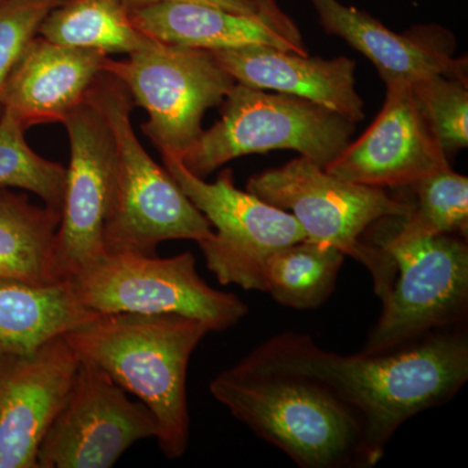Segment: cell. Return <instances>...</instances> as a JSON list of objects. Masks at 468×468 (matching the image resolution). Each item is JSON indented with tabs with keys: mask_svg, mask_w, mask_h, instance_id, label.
<instances>
[{
	"mask_svg": "<svg viewBox=\"0 0 468 468\" xmlns=\"http://www.w3.org/2000/svg\"><path fill=\"white\" fill-rule=\"evenodd\" d=\"M363 241L387 252L396 263L397 275L360 353L393 349L467 322V237L411 239L399 232L396 217H385L369 226Z\"/></svg>",
	"mask_w": 468,
	"mask_h": 468,
	"instance_id": "5",
	"label": "cell"
},
{
	"mask_svg": "<svg viewBox=\"0 0 468 468\" xmlns=\"http://www.w3.org/2000/svg\"><path fill=\"white\" fill-rule=\"evenodd\" d=\"M211 329L178 314L98 315L64 335L80 358L90 360L155 415L160 451L183 457L190 437L186 377L190 358Z\"/></svg>",
	"mask_w": 468,
	"mask_h": 468,
	"instance_id": "3",
	"label": "cell"
},
{
	"mask_svg": "<svg viewBox=\"0 0 468 468\" xmlns=\"http://www.w3.org/2000/svg\"><path fill=\"white\" fill-rule=\"evenodd\" d=\"M211 52L239 84L313 101L356 124L365 119L353 58H310L263 45Z\"/></svg>",
	"mask_w": 468,
	"mask_h": 468,
	"instance_id": "16",
	"label": "cell"
},
{
	"mask_svg": "<svg viewBox=\"0 0 468 468\" xmlns=\"http://www.w3.org/2000/svg\"><path fill=\"white\" fill-rule=\"evenodd\" d=\"M66 282L77 300L98 315L178 314L223 332L249 313L237 295L211 288L199 276L190 251L171 258L104 254Z\"/></svg>",
	"mask_w": 468,
	"mask_h": 468,
	"instance_id": "8",
	"label": "cell"
},
{
	"mask_svg": "<svg viewBox=\"0 0 468 468\" xmlns=\"http://www.w3.org/2000/svg\"><path fill=\"white\" fill-rule=\"evenodd\" d=\"M26 132L14 116L0 113V187L36 194L61 214L67 168L37 154L27 143Z\"/></svg>",
	"mask_w": 468,
	"mask_h": 468,
	"instance_id": "24",
	"label": "cell"
},
{
	"mask_svg": "<svg viewBox=\"0 0 468 468\" xmlns=\"http://www.w3.org/2000/svg\"><path fill=\"white\" fill-rule=\"evenodd\" d=\"M38 36L106 57L133 54L155 42L134 27L125 0H67L42 21Z\"/></svg>",
	"mask_w": 468,
	"mask_h": 468,
	"instance_id": "21",
	"label": "cell"
},
{
	"mask_svg": "<svg viewBox=\"0 0 468 468\" xmlns=\"http://www.w3.org/2000/svg\"><path fill=\"white\" fill-rule=\"evenodd\" d=\"M159 423L144 402L90 360L80 358L66 401L39 445L38 468H110L141 440L158 437Z\"/></svg>",
	"mask_w": 468,
	"mask_h": 468,
	"instance_id": "11",
	"label": "cell"
},
{
	"mask_svg": "<svg viewBox=\"0 0 468 468\" xmlns=\"http://www.w3.org/2000/svg\"><path fill=\"white\" fill-rule=\"evenodd\" d=\"M310 2L325 32L365 55L384 82L402 80L412 84L432 75L468 80V58L454 57V39L441 27L420 26L399 34L340 0Z\"/></svg>",
	"mask_w": 468,
	"mask_h": 468,
	"instance_id": "15",
	"label": "cell"
},
{
	"mask_svg": "<svg viewBox=\"0 0 468 468\" xmlns=\"http://www.w3.org/2000/svg\"><path fill=\"white\" fill-rule=\"evenodd\" d=\"M67 282L0 279V353H29L97 318Z\"/></svg>",
	"mask_w": 468,
	"mask_h": 468,
	"instance_id": "19",
	"label": "cell"
},
{
	"mask_svg": "<svg viewBox=\"0 0 468 468\" xmlns=\"http://www.w3.org/2000/svg\"><path fill=\"white\" fill-rule=\"evenodd\" d=\"M128 89L147 112L141 129L160 154L180 156L198 140L209 109L220 106L236 81L211 51L154 42L122 60L107 58L104 69Z\"/></svg>",
	"mask_w": 468,
	"mask_h": 468,
	"instance_id": "9",
	"label": "cell"
},
{
	"mask_svg": "<svg viewBox=\"0 0 468 468\" xmlns=\"http://www.w3.org/2000/svg\"><path fill=\"white\" fill-rule=\"evenodd\" d=\"M412 92L451 160L468 147V80L443 75L419 79Z\"/></svg>",
	"mask_w": 468,
	"mask_h": 468,
	"instance_id": "25",
	"label": "cell"
},
{
	"mask_svg": "<svg viewBox=\"0 0 468 468\" xmlns=\"http://www.w3.org/2000/svg\"><path fill=\"white\" fill-rule=\"evenodd\" d=\"M86 100L109 122L115 144V181L103 227L104 254L156 255L169 239L197 243L214 236L207 218L160 167L138 140L126 86L112 73L101 72Z\"/></svg>",
	"mask_w": 468,
	"mask_h": 468,
	"instance_id": "4",
	"label": "cell"
},
{
	"mask_svg": "<svg viewBox=\"0 0 468 468\" xmlns=\"http://www.w3.org/2000/svg\"><path fill=\"white\" fill-rule=\"evenodd\" d=\"M209 393L297 466L369 468L378 464L362 419L315 378L246 356L212 378Z\"/></svg>",
	"mask_w": 468,
	"mask_h": 468,
	"instance_id": "2",
	"label": "cell"
},
{
	"mask_svg": "<svg viewBox=\"0 0 468 468\" xmlns=\"http://www.w3.org/2000/svg\"><path fill=\"white\" fill-rule=\"evenodd\" d=\"M162 159L181 190L214 227V236L198 243L209 272L221 285L266 291L264 267L271 255L306 239L297 218L239 189L232 169H223L215 183H207L190 174L174 154L162 153Z\"/></svg>",
	"mask_w": 468,
	"mask_h": 468,
	"instance_id": "10",
	"label": "cell"
},
{
	"mask_svg": "<svg viewBox=\"0 0 468 468\" xmlns=\"http://www.w3.org/2000/svg\"><path fill=\"white\" fill-rule=\"evenodd\" d=\"M409 202L408 215L396 217L399 232L411 239L440 234L467 237L468 178L452 167L440 169L414 184L396 189Z\"/></svg>",
	"mask_w": 468,
	"mask_h": 468,
	"instance_id": "23",
	"label": "cell"
},
{
	"mask_svg": "<svg viewBox=\"0 0 468 468\" xmlns=\"http://www.w3.org/2000/svg\"><path fill=\"white\" fill-rule=\"evenodd\" d=\"M67 0H5L0 5V95L42 21ZM2 113V109H0Z\"/></svg>",
	"mask_w": 468,
	"mask_h": 468,
	"instance_id": "26",
	"label": "cell"
},
{
	"mask_svg": "<svg viewBox=\"0 0 468 468\" xmlns=\"http://www.w3.org/2000/svg\"><path fill=\"white\" fill-rule=\"evenodd\" d=\"M5 0H0V5H2V3H5Z\"/></svg>",
	"mask_w": 468,
	"mask_h": 468,
	"instance_id": "28",
	"label": "cell"
},
{
	"mask_svg": "<svg viewBox=\"0 0 468 468\" xmlns=\"http://www.w3.org/2000/svg\"><path fill=\"white\" fill-rule=\"evenodd\" d=\"M220 119L177 156L197 177L250 154L292 150L325 168L351 143L356 122L320 104L236 82Z\"/></svg>",
	"mask_w": 468,
	"mask_h": 468,
	"instance_id": "7",
	"label": "cell"
},
{
	"mask_svg": "<svg viewBox=\"0 0 468 468\" xmlns=\"http://www.w3.org/2000/svg\"><path fill=\"white\" fill-rule=\"evenodd\" d=\"M385 85L387 98L377 119L325 171L350 183L396 190L452 167L411 84L392 80Z\"/></svg>",
	"mask_w": 468,
	"mask_h": 468,
	"instance_id": "13",
	"label": "cell"
},
{
	"mask_svg": "<svg viewBox=\"0 0 468 468\" xmlns=\"http://www.w3.org/2000/svg\"><path fill=\"white\" fill-rule=\"evenodd\" d=\"M246 190L292 214L310 241L334 246L362 263L371 273L375 294L385 300L397 266L387 252L363 241V234L378 218L408 215L409 202L387 190L335 177L302 155L252 176Z\"/></svg>",
	"mask_w": 468,
	"mask_h": 468,
	"instance_id": "6",
	"label": "cell"
},
{
	"mask_svg": "<svg viewBox=\"0 0 468 468\" xmlns=\"http://www.w3.org/2000/svg\"><path fill=\"white\" fill-rule=\"evenodd\" d=\"M156 2H163V0H125L129 9ZM185 2L205 3V5H215L236 14L261 18L288 37L291 41L300 46H306L297 24L282 11L277 0H185Z\"/></svg>",
	"mask_w": 468,
	"mask_h": 468,
	"instance_id": "27",
	"label": "cell"
},
{
	"mask_svg": "<svg viewBox=\"0 0 468 468\" xmlns=\"http://www.w3.org/2000/svg\"><path fill=\"white\" fill-rule=\"evenodd\" d=\"M63 124L69 137L70 160L54 243V273L58 282L103 257V227L115 181V144L101 111L85 98Z\"/></svg>",
	"mask_w": 468,
	"mask_h": 468,
	"instance_id": "12",
	"label": "cell"
},
{
	"mask_svg": "<svg viewBox=\"0 0 468 468\" xmlns=\"http://www.w3.org/2000/svg\"><path fill=\"white\" fill-rule=\"evenodd\" d=\"M344 260V252L334 246L307 239L292 243L267 261L264 292L291 309H318L334 292Z\"/></svg>",
	"mask_w": 468,
	"mask_h": 468,
	"instance_id": "22",
	"label": "cell"
},
{
	"mask_svg": "<svg viewBox=\"0 0 468 468\" xmlns=\"http://www.w3.org/2000/svg\"><path fill=\"white\" fill-rule=\"evenodd\" d=\"M249 356L326 385L362 419L378 463L405 421L452 401L467 383V324L437 329L380 353L354 356L322 349L310 335L284 332Z\"/></svg>",
	"mask_w": 468,
	"mask_h": 468,
	"instance_id": "1",
	"label": "cell"
},
{
	"mask_svg": "<svg viewBox=\"0 0 468 468\" xmlns=\"http://www.w3.org/2000/svg\"><path fill=\"white\" fill-rule=\"evenodd\" d=\"M79 365L64 335L29 353H0V468H38L39 445Z\"/></svg>",
	"mask_w": 468,
	"mask_h": 468,
	"instance_id": "14",
	"label": "cell"
},
{
	"mask_svg": "<svg viewBox=\"0 0 468 468\" xmlns=\"http://www.w3.org/2000/svg\"><path fill=\"white\" fill-rule=\"evenodd\" d=\"M106 55L68 48L37 34L27 43L9 75L2 95V112L24 128L63 122L85 101L94 80L103 72Z\"/></svg>",
	"mask_w": 468,
	"mask_h": 468,
	"instance_id": "17",
	"label": "cell"
},
{
	"mask_svg": "<svg viewBox=\"0 0 468 468\" xmlns=\"http://www.w3.org/2000/svg\"><path fill=\"white\" fill-rule=\"evenodd\" d=\"M60 212L30 202L27 193L0 187V279L58 282L54 243Z\"/></svg>",
	"mask_w": 468,
	"mask_h": 468,
	"instance_id": "20",
	"label": "cell"
},
{
	"mask_svg": "<svg viewBox=\"0 0 468 468\" xmlns=\"http://www.w3.org/2000/svg\"><path fill=\"white\" fill-rule=\"evenodd\" d=\"M134 27L154 41L218 51L263 45L309 55L307 46L291 41L261 18L198 2L163 0L129 9Z\"/></svg>",
	"mask_w": 468,
	"mask_h": 468,
	"instance_id": "18",
	"label": "cell"
}]
</instances>
